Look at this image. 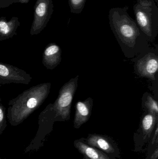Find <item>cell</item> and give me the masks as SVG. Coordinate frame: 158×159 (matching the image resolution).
I'll return each mask as SVG.
<instances>
[{
	"label": "cell",
	"mask_w": 158,
	"mask_h": 159,
	"mask_svg": "<svg viewBox=\"0 0 158 159\" xmlns=\"http://www.w3.org/2000/svg\"><path fill=\"white\" fill-rule=\"evenodd\" d=\"M128 9L127 6L111 8L109 19L110 28L116 37L127 46L134 48L142 32L135 20L130 16Z\"/></svg>",
	"instance_id": "cell-1"
},
{
	"label": "cell",
	"mask_w": 158,
	"mask_h": 159,
	"mask_svg": "<svg viewBox=\"0 0 158 159\" xmlns=\"http://www.w3.org/2000/svg\"><path fill=\"white\" fill-rule=\"evenodd\" d=\"M135 21L144 35L155 37L158 29V7L154 1L136 0L133 7Z\"/></svg>",
	"instance_id": "cell-2"
},
{
	"label": "cell",
	"mask_w": 158,
	"mask_h": 159,
	"mask_svg": "<svg viewBox=\"0 0 158 159\" xmlns=\"http://www.w3.org/2000/svg\"><path fill=\"white\" fill-rule=\"evenodd\" d=\"M78 78L79 76H77L71 79L63 86L55 103L56 116L63 121L69 120L70 118V107L78 87Z\"/></svg>",
	"instance_id": "cell-3"
},
{
	"label": "cell",
	"mask_w": 158,
	"mask_h": 159,
	"mask_svg": "<svg viewBox=\"0 0 158 159\" xmlns=\"http://www.w3.org/2000/svg\"><path fill=\"white\" fill-rule=\"evenodd\" d=\"M157 121V116L154 114L149 113L144 116L140 129L134 135V152L138 153L143 150L144 148L150 140Z\"/></svg>",
	"instance_id": "cell-4"
},
{
	"label": "cell",
	"mask_w": 158,
	"mask_h": 159,
	"mask_svg": "<svg viewBox=\"0 0 158 159\" xmlns=\"http://www.w3.org/2000/svg\"><path fill=\"white\" fill-rule=\"evenodd\" d=\"M53 12V0H37L31 29L32 34L40 33L47 25Z\"/></svg>",
	"instance_id": "cell-5"
},
{
	"label": "cell",
	"mask_w": 158,
	"mask_h": 159,
	"mask_svg": "<svg viewBox=\"0 0 158 159\" xmlns=\"http://www.w3.org/2000/svg\"><path fill=\"white\" fill-rule=\"evenodd\" d=\"M85 143L113 158H121L120 150L117 144L109 136L97 134H90L83 137Z\"/></svg>",
	"instance_id": "cell-6"
},
{
	"label": "cell",
	"mask_w": 158,
	"mask_h": 159,
	"mask_svg": "<svg viewBox=\"0 0 158 159\" xmlns=\"http://www.w3.org/2000/svg\"><path fill=\"white\" fill-rule=\"evenodd\" d=\"M136 67L141 76L155 80L158 69V57L155 54L149 53L138 61Z\"/></svg>",
	"instance_id": "cell-7"
},
{
	"label": "cell",
	"mask_w": 158,
	"mask_h": 159,
	"mask_svg": "<svg viewBox=\"0 0 158 159\" xmlns=\"http://www.w3.org/2000/svg\"><path fill=\"white\" fill-rule=\"evenodd\" d=\"M93 100L88 98L85 101H79L75 105V114L74 120V128L79 129L86 123L92 114Z\"/></svg>",
	"instance_id": "cell-8"
},
{
	"label": "cell",
	"mask_w": 158,
	"mask_h": 159,
	"mask_svg": "<svg viewBox=\"0 0 158 159\" xmlns=\"http://www.w3.org/2000/svg\"><path fill=\"white\" fill-rule=\"evenodd\" d=\"M73 145L82 155L83 159H117L110 157L100 150L90 146L84 142L83 137L75 140Z\"/></svg>",
	"instance_id": "cell-9"
},
{
	"label": "cell",
	"mask_w": 158,
	"mask_h": 159,
	"mask_svg": "<svg viewBox=\"0 0 158 159\" xmlns=\"http://www.w3.org/2000/svg\"><path fill=\"white\" fill-rule=\"evenodd\" d=\"M20 22L17 17H13L9 21L4 17L0 18V38H7L15 34Z\"/></svg>",
	"instance_id": "cell-10"
},
{
	"label": "cell",
	"mask_w": 158,
	"mask_h": 159,
	"mask_svg": "<svg viewBox=\"0 0 158 159\" xmlns=\"http://www.w3.org/2000/svg\"><path fill=\"white\" fill-rule=\"evenodd\" d=\"M44 60L47 65L57 66L61 60V50L58 46L53 44L48 46L45 51Z\"/></svg>",
	"instance_id": "cell-11"
},
{
	"label": "cell",
	"mask_w": 158,
	"mask_h": 159,
	"mask_svg": "<svg viewBox=\"0 0 158 159\" xmlns=\"http://www.w3.org/2000/svg\"><path fill=\"white\" fill-rule=\"evenodd\" d=\"M87 0H68L70 12L72 14H79L82 12Z\"/></svg>",
	"instance_id": "cell-12"
},
{
	"label": "cell",
	"mask_w": 158,
	"mask_h": 159,
	"mask_svg": "<svg viewBox=\"0 0 158 159\" xmlns=\"http://www.w3.org/2000/svg\"><path fill=\"white\" fill-rule=\"evenodd\" d=\"M145 106L149 113L158 116V103L152 96L148 95L145 102Z\"/></svg>",
	"instance_id": "cell-13"
},
{
	"label": "cell",
	"mask_w": 158,
	"mask_h": 159,
	"mask_svg": "<svg viewBox=\"0 0 158 159\" xmlns=\"http://www.w3.org/2000/svg\"><path fill=\"white\" fill-rule=\"evenodd\" d=\"M40 100L36 96H32L29 99H27L26 102L23 106L24 109H27L28 113L30 112V110L33 109L37 106L39 104Z\"/></svg>",
	"instance_id": "cell-14"
},
{
	"label": "cell",
	"mask_w": 158,
	"mask_h": 159,
	"mask_svg": "<svg viewBox=\"0 0 158 159\" xmlns=\"http://www.w3.org/2000/svg\"><path fill=\"white\" fill-rule=\"evenodd\" d=\"M147 155L145 159H158V145L151 149L147 150Z\"/></svg>",
	"instance_id": "cell-15"
},
{
	"label": "cell",
	"mask_w": 158,
	"mask_h": 159,
	"mask_svg": "<svg viewBox=\"0 0 158 159\" xmlns=\"http://www.w3.org/2000/svg\"><path fill=\"white\" fill-rule=\"evenodd\" d=\"M19 2V0H0V8L8 7L10 5Z\"/></svg>",
	"instance_id": "cell-16"
},
{
	"label": "cell",
	"mask_w": 158,
	"mask_h": 159,
	"mask_svg": "<svg viewBox=\"0 0 158 159\" xmlns=\"http://www.w3.org/2000/svg\"><path fill=\"white\" fill-rule=\"evenodd\" d=\"M10 73V71L8 68L4 65L0 64V75L2 76H7Z\"/></svg>",
	"instance_id": "cell-17"
},
{
	"label": "cell",
	"mask_w": 158,
	"mask_h": 159,
	"mask_svg": "<svg viewBox=\"0 0 158 159\" xmlns=\"http://www.w3.org/2000/svg\"><path fill=\"white\" fill-rule=\"evenodd\" d=\"M3 119V113L2 109L0 108V128H1Z\"/></svg>",
	"instance_id": "cell-18"
},
{
	"label": "cell",
	"mask_w": 158,
	"mask_h": 159,
	"mask_svg": "<svg viewBox=\"0 0 158 159\" xmlns=\"http://www.w3.org/2000/svg\"><path fill=\"white\" fill-rule=\"evenodd\" d=\"M30 0H19V3H28Z\"/></svg>",
	"instance_id": "cell-19"
},
{
	"label": "cell",
	"mask_w": 158,
	"mask_h": 159,
	"mask_svg": "<svg viewBox=\"0 0 158 159\" xmlns=\"http://www.w3.org/2000/svg\"><path fill=\"white\" fill-rule=\"evenodd\" d=\"M148 1H154V2H156V3L158 2V0H148Z\"/></svg>",
	"instance_id": "cell-20"
}]
</instances>
